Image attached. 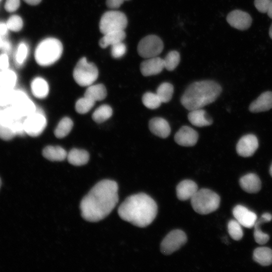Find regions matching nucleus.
<instances>
[{"instance_id": "f257e3e1", "label": "nucleus", "mask_w": 272, "mask_h": 272, "mask_svg": "<svg viewBox=\"0 0 272 272\" xmlns=\"http://www.w3.org/2000/svg\"><path fill=\"white\" fill-rule=\"evenodd\" d=\"M118 186L113 180L97 183L80 203L82 217L90 222L100 221L108 216L118 201Z\"/></svg>"}, {"instance_id": "f03ea898", "label": "nucleus", "mask_w": 272, "mask_h": 272, "mask_svg": "<svg viewBox=\"0 0 272 272\" xmlns=\"http://www.w3.org/2000/svg\"><path fill=\"white\" fill-rule=\"evenodd\" d=\"M157 211L154 200L144 193H140L127 197L120 205L118 214L123 220L143 228L152 223Z\"/></svg>"}, {"instance_id": "7ed1b4c3", "label": "nucleus", "mask_w": 272, "mask_h": 272, "mask_svg": "<svg viewBox=\"0 0 272 272\" xmlns=\"http://www.w3.org/2000/svg\"><path fill=\"white\" fill-rule=\"evenodd\" d=\"M222 92L221 86L211 80L198 81L190 84L181 98L182 105L187 110L202 108L214 102Z\"/></svg>"}, {"instance_id": "20e7f679", "label": "nucleus", "mask_w": 272, "mask_h": 272, "mask_svg": "<svg viewBox=\"0 0 272 272\" xmlns=\"http://www.w3.org/2000/svg\"><path fill=\"white\" fill-rule=\"evenodd\" d=\"M63 47L61 42L54 38H48L41 41L35 51L37 63L43 66H49L60 57Z\"/></svg>"}, {"instance_id": "39448f33", "label": "nucleus", "mask_w": 272, "mask_h": 272, "mask_svg": "<svg viewBox=\"0 0 272 272\" xmlns=\"http://www.w3.org/2000/svg\"><path fill=\"white\" fill-rule=\"evenodd\" d=\"M190 200L194 211L201 215H207L215 211L220 203L219 195L207 188L198 190Z\"/></svg>"}, {"instance_id": "423d86ee", "label": "nucleus", "mask_w": 272, "mask_h": 272, "mask_svg": "<svg viewBox=\"0 0 272 272\" xmlns=\"http://www.w3.org/2000/svg\"><path fill=\"white\" fill-rule=\"evenodd\" d=\"M98 76V71L96 66L88 62L85 57H82L79 60L73 71L75 81L82 87L92 85Z\"/></svg>"}, {"instance_id": "0eeeda50", "label": "nucleus", "mask_w": 272, "mask_h": 272, "mask_svg": "<svg viewBox=\"0 0 272 272\" xmlns=\"http://www.w3.org/2000/svg\"><path fill=\"white\" fill-rule=\"evenodd\" d=\"M127 20L124 13L119 11H108L102 16L99 23L100 32L105 34L110 32L124 30Z\"/></svg>"}, {"instance_id": "6e6552de", "label": "nucleus", "mask_w": 272, "mask_h": 272, "mask_svg": "<svg viewBox=\"0 0 272 272\" xmlns=\"http://www.w3.org/2000/svg\"><path fill=\"white\" fill-rule=\"evenodd\" d=\"M163 49V43L162 40L154 35L145 37L140 41L138 46L139 54L146 58L158 56Z\"/></svg>"}, {"instance_id": "1a4fd4ad", "label": "nucleus", "mask_w": 272, "mask_h": 272, "mask_svg": "<svg viewBox=\"0 0 272 272\" xmlns=\"http://www.w3.org/2000/svg\"><path fill=\"white\" fill-rule=\"evenodd\" d=\"M187 241V236L182 230H174L162 240L160 249L162 253L169 255L178 250Z\"/></svg>"}, {"instance_id": "9d476101", "label": "nucleus", "mask_w": 272, "mask_h": 272, "mask_svg": "<svg viewBox=\"0 0 272 272\" xmlns=\"http://www.w3.org/2000/svg\"><path fill=\"white\" fill-rule=\"evenodd\" d=\"M23 124L25 133L31 137H37L44 130L47 121L42 112L36 109L35 112L26 116Z\"/></svg>"}, {"instance_id": "9b49d317", "label": "nucleus", "mask_w": 272, "mask_h": 272, "mask_svg": "<svg viewBox=\"0 0 272 272\" xmlns=\"http://www.w3.org/2000/svg\"><path fill=\"white\" fill-rule=\"evenodd\" d=\"M23 118L32 114L36 110L34 103L26 93L21 90H13L11 104Z\"/></svg>"}, {"instance_id": "f8f14e48", "label": "nucleus", "mask_w": 272, "mask_h": 272, "mask_svg": "<svg viewBox=\"0 0 272 272\" xmlns=\"http://www.w3.org/2000/svg\"><path fill=\"white\" fill-rule=\"evenodd\" d=\"M258 147V141L253 134H247L242 137L236 145L238 154L243 157L252 156Z\"/></svg>"}, {"instance_id": "ddd939ff", "label": "nucleus", "mask_w": 272, "mask_h": 272, "mask_svg": "<svg viewBox=\"0 0 272 272\" xmlns=\"http://www.w3.org/2000/svg\"><path fill=\"white\" fill-rule=\"evenodd\" d=\"M227 22L232 27L240 30L248 29L252 24V18L247 12L240 10H235L227 16Z\"/></svg>"}, {"instance_id": "4468645a", "label": "nucleus", "mask_w": 272, "mask_h": 272, "mask_svg": "<svg viewBox=\"0 0 272 272\" xmlns=\"http://www.w3.org/2000/svg\"><path fill=\"white\" fill-rule=\"evenodd\" d=\"M233 214L235 220L242 226L247 228L253 227L257 220V215L255 213L242 205L235 207L233 210Z\"/></svg>"}, {"instance_id": "2eb2a0df", "label": "nucleus", "mask_w": 272, "mask_h": 272, "mask_svg": "<svg viewBox=\"0 0 272 272\" xmlns=\"http://www.w3.org/2000/svg\"><path fill=\"white\" fill-rule=\"evenodd\" d=\"M198 139V133L192 128L188 126H182L174 136L176 143L184 147H191L195 145Z\"/></svg>"}, {"instance_id": "dca6fc26", "label": "nucleus", "mask_w": 272, "mask_h": 272, "mask_svg": "<svg viewBox=\"0 0 272 272\" xmlns=\"http://www.w3.org/2000/svg\"><path fill=\"white\" fill-rule=\"evenodd\" d=\"M164 68L163 59L156 56L147 58L140 65V70L144 76L156 75L162 72Z\"/></svg>"}, {"instance_id": "f3484780", "label": "nucleus", "mask_w": 272, "mask_h": 272, "mask_svg": "<svg viewBox=\"0 0 272 272\" xmlns=\"http://www.w3.org/2000/svg\"><path fill=\"white\" fill-rule=\"evenodd\" d=\"M272 108V92L266 91L262 93L253 101L249 110L253 113L264 112Z\"/></svg>"}, {"instance_id": "a211bd4d", "label": "nucleus", "mask_w": 272, "mask_h": 272, "mask_svg": "<svg viewBox=\"0 0 272 272\" xmlns=\"http://www.w3.org/2000/svg\"><path fill=\"white\" fill-rule=\"evenodd\" d=\"M197 184L190 180L180 182L176 187L177 198L182 201L190 199L198 190Z\"/></svg>"}, {"instance_id": "6ab92c4d", "label": "nucleus", "mask_w": 272, "mask_h": 272, "mask_svg": "<svg viewBox=\"0 0 272 272\" xmlns=\"http://www.w3.org/2000/svg\"><path fill=\"white\" fill-rule=\"evenodd\" d=\"M149 127L154 134L161 138H166L170 133L169 124L167 120L161 117L152 118L149 121Z\"/></svg>"}, {"instance_id": "aec40b11", "label": "nucleus", "mask_w": 272, "mask_h": 272, "mask_svg": "<svg viewBox=\"0 0 272 272\" xmlns=\"http://www.w3.org/2000/svg\"><path fill=\"white\" fill-rule=\"evenodd\" d=\"M239 183L241 188L249 193H257L261 189V181L258 176L254 173L244 175L240 179Z\"/></svg>"}, {"instance_id": "412c9836", "label": "nucleus", "mask_w": 272, "mask_h": 272, "mask_svg": "<svg viewBox=\"0 0 272 272\" xmlns=\"http://www.w3.org/2000/svg\"><path fill=\"white\" fill-rule=\"evenodd\" d=\"M188 119L192 125L197 127L210 125L213 123L212 118L202 108L191 110L188 114Z\"/></svg>"}, {"instance_id": "4be33fe9", "label": "nucleus", "mask_w": 272, "mask_h": 272, "mask_svg": "<svg viewBox=\"0 0 272 272\" xmlns=\"http://www.w3.org/2000/svg\"><path fill=\"white\" fill-rule=\"evenodd\" d=\"M272 220V215L265 213L263 214L259 220H257L254 227V238L255 242L259 244H264L267 243L269 239V235L263 232L260 229V225L262 223L268 222Z\"/></svg>"}, {"instance_id": "5701e85b", "label": "nucleus", "mask_w": 272, "mask_h": 272, "mask_svg": "<svg viewBox=\"0 0 272 272\" xmlns=\"http://www.w3.org/2000/svg\"><path fill=\"white\" fill-rule=\"evenodd\" d=\"M103 35L99 41V45L103 48L122 42L126 36L124 30L112 31Z\"/></svg>"}, {"instance_id": "b1692460", "label": "nucleus", "mask_w": 272, "mask_h": 272, "mask_svg": "<svg viewBox=\"0 0 272 272\" xmlns=\"http://www.w3.org/2000/svg\"><path fill=\"white\" fill-rule=\"evenodd\" d=\"M69 162L75 166H82L87 163L89 154L87 151L78 149H73L67 154Z\"/></svg>"}, {"instance_id": "393cba45", "label": "nucleus", "mask_w": 272, "mask_h": 272, "mask_svg": "<svg viewBox=\"0 0 272 272\" xmlns=\"http://www.w3.org/2000/svg\"><path fill=\"white\" fill-rule=\"evenodd\" d=\"M64 149L59 146H48L42 151V155L46 159L51 161H62L67 157Z\"/></svg>"}, {"instance_id": "a878e982", "label": "nucleus", "mask_w": 272, "mask_h": 272, "mask_svg": "<svg viewBox=\"0 0 272 272\" xmlns=\"http://www.w3.org/2000/svg\"><path fill=\"white\" fill-rule=\"evenodd\" d=\"M253 258L262 266L269 265L272 264V250L266 247H258L253 251Z\"/></svg>"}, {"instance_id": "bb28decb", "label": "nucleus", "mask_w": 272, "mask_h": 272, "mask_svg": "<svg viewBox=\"0 0 272 272\" xmlns=\"http://www.w3.org/2000/svg\"><path fill=\"white\" fill-rule=\"evenodd\" d=\"M31 88L33 95L39 99L45 98L49 92L47 82L40 77L33 79L31 84Z\"/></svg>"}, {"instance_id": "cd10ccee", "label": "nucleus", "mask_w": 272, "mask_h": 272, "mask_svg": "<svg viewBox=\"0 0 272 272\" xmlns=\"http://www.w3.org/2000/svg\"><path fill=\"white\" fill-rule=\"evenodd\" d=\"M106 95V89L105 86L101 84L88 86L84 94L85 97L95 102L104 99Z\"/></svg>"}, {"instance_id": "c85d7f7f", "label": "nucleus", "mask_w": 272, "mask_h": 272, "mask_svg": "<svg viewBox=\"0 0 272 272\" xmlns=\"http://www.w3.org/2000/svg\"><path fill=\"white\" fill-rule=\"evenodd\" d=\"M17 81L15 72L9 69L0 72V87L13 90Z\"/></svg>"}, {"instance_id": "c756f323", "label": "nucleus", "mask_w": 272, "mask_h": 272, "mask_svg": "<svg viewBox=\"0 0 272 272\" xmlns=\"http://www.w3.org/2000/svg\"><path fill=\"white\" fill-rule=\"evenodd\" d=\"M16 120L13 122H0V138L8 141L18 135L16 125Z\"/></svg>"}, {"instance_id": "7c9ffc66", "label": "nucleus", "mask_w": 272, "mask_h": 272, "mask_svg": "<svg viewBox=\"0 0 272 272\" xmlns=\"http://www.w3.org/2000/svg\"><path fill=\"white\" fill-rule=\"evenodd\" d=\"M73 126L72 120L67 117L61 119L54 130L55 136L58 139L66 137L71 131Z\"/></svg>"}, {"instance_id": "2f4dec72", "label": "nucleus", "mask_w": 272, "mask_h": 272, "mask_svg": "<svg viewBox=\"0 0 272 272\" xmlns=\"http://www.w3.org/2000/svg\"><path fill=\"white\" fill-rule=\"evenodd\" d=\"M112 114L111 107L104 104L98 107L92 114V119L97 123L103 122L109 118Z\"/></svg>"}, {"instance_id": "473e14b6", "label": "nucleus", "mask_w": 272, "mask_h": 272, "mask_svg": "<svg viewBox=\"0 0 272 272\" xmlns=\"http://www.w3.org/2000/svg\"><path fill=\"white\" fill-rule=\"evenodd\" d=\"M173 91V85L169 83L164 82L158 87L156 94L162 103H167L171 99Z\"/></svg>"}, {"instance_id": "72a5a7b5", "label": "nucleus", "mask_w": 272, "mask_h": 272, "mask_svg": "<svg viewBox=\"0 0 272 272\" xmlns=\"http://www.w3.org/2000/svg\"><path fill=\"white\" fill-rule=\"evenodd\" d=\"M29 54L28 46L26 43L21 42L16 49L15 62L18 66H22L25 62Z\"/></svg>"}, {"instance_id": "f704fd0d", "label": "nucleus", "mask_w": 272, "mask_h": 272, "mask_svg": "<svg viewBox=\"0 0 272 272\" xmlns=\"http://www.w3.org/2000/svg\"><path fill=\"white\" fill-rule=\"evenodd\" d=\"M142 102L148 108L154 109L158 108L162 102L156 93L147 92L142 97Z\"/></svg>"}, {"instance_id": "c9c22d12", "label": "nucleus", "mask_w": 272, "mask_h": 272, "mask_svg": "<svg viewBox=\"0 0 272 272\" xmlns=\"http://www.w3.org/2000/svg\"><path fill=\"white\" fill-rule=\"evenodd\" d=\"M180 54L176 51L169 52L163 58L164 68L169 71L174 70L180 62Z\"/></svg>"}, {"instance_id": "e433bc0d", "label": "nucleus", "mask_w": 272, "mask_h": 272, "mask_svg": "<svg viewBox=\"0 0 272 272\" xmlns=\"http://www.w3.org/2000/svg\"><path fill=\"white\" fill-rule=\"evenodd\" d=\"M228 231L230 237L234 240H239L243 236L242 226L236 220H231L228 222Z\"/></svg>"}, {"instance_id": "4c0bfd02", "label": "nucleus", "mask_w": 272, "mask_h": 272, "mask_svg": "<svg viewBox=\"0 0 272 272\" xmlns=\"http://www.w3.org/2000/svg\"><path fill=\"white\" fill-rule=\"evenodd\" d=\"M95 104V101L84 96L76 102L75 108L79 113L85 114L89 112L93 108Z\"/></svg>"}, {"instance_id": "58836bf2", "label": "nucleus", "mask_w": 272, "mask_h": 272, "mask_svg": "<svg viewBox=\"0 0 272 272\" xmlns=\"http://www.w3.org/2000/svg\"><path fill=\"white\" fill-rule=\"evenodd\" d=\"M9 30L18 32L20 31L23 26V22L22 18L18 15L11 16L6 22Z\"/></svg>"}, {"instance_id": "ea45409f", "label": "nucleus", "mask_w": 272, "mask_h": 272, "mask_svg": "<svg viewBox=\"0 0 272 272\" xmlns=\"http://www.w3.org/2000/svg\"><path fill=\"white\" fill-rule=\"evenodd\" d=\"M13 90L0 87V106L7 107L11 105Z\"/></svg>"}, {"instance_id": "a19ab883", "label": "nucleus", "mask_w": 272, "mask_h": 272, "mask_svg": "<svg viewBox=\"0 0 272 272\" xmlns=\"http://www.w3.org/2000/svg\"><path fill=\"white\" fill-rule=\"evenodd\" d=\"M126 51V47L123 42L116 43L111 46V55L115 58L121 57L124 55Z\"/></svg>"}, {"instance_id": "79ce46f5", "label": "nucleus", "mask_w": 272, "mask_h": 272, "mask_svg": "<svg viewBox=\"0 0 272 272\" xmlns=\"http://www.w3.org/2000/svg\"><path fill=\"white\" fill-rule=\"evenodd\" d=\"M272 3V0H254V4L256 9L262 13H267Z\"/></svg>"}, {"instance_id": "37998d69", "label": "nucleus", "mask_w": 272, "mask_h": 272, "mask_svg": "<svg viewBox=\"0 0 272 272\" xmlns=\"http://www.w3.org/2000/svg\"><path fill=\"white\" fill-rule=\"evenodd\" d=\"M20 0H6L5 4V9L8 12H14L20 7Z\"/></svg>"}, {"instance_id": "c03bdc74", "label": "nucleus", "mask_w": 272, "mask_h": 272, "mask_svg": "<svg viewBox=\"0 0 272 272\" xmlns=\"http://www.w3.org/2000/svg\"><path fill=\"white\" fill-rule=\"evenodd\" d=\"M9 59L6 53L0 54V70L3 71L9 69Z\"/></svg>"}, {"instance_id": "a18cd8bd", "label": "nucleus", "mask_w": 272, "mask_h": 272, "mask_svg": "<svg viewBox=\"0 0 272 272\" xmlns=\"http://www.w3.org/2000/svg\"><path fill=\"white\" fill-rule=\"evenodd\" d=\"M123 2L124 0H106V4L109 8L116 9L119 8Z\"/></svg>"}, {"instance_id": "49530a36", "label": "nucleus", "mask_w": 272, "mask_h": 272, "mask_svg": "<svg viewBox=\"0 0 272 272\" xmlns=\"http://www.w3.org/2000/svg\"><path fill=\"white\" fill-rule=\"evenodd\" d=\"M0 48L4 51V53H7L11 50V46L9 42L6 40H2Z\"/></svg>"}, {"instance_id": "de8ad7c7", "label": "nucleus", "mask_w": 272, "mask_h": 272, "mask_svg": "<svg viewBox=\"0 0 272 272\" xmlns=\"http://www.w3.org/2000/svg\"><path fill=\"white\" fill-rule=\"evenodd\" d=\"M9 30L8 27L6 23L0 22V36H3L6 35Z\"/></svg>"}, {"instance_id": "09e8293b", "label": "nucleus", "mask_w": 272, "mask_h": 272, "mask_svg": "<svg viewBox=\"0 0 272 272\" xmlns=\"http://www.w3.org/2000/svg\"><path fill=\"white\" fill-rule=\"evenodd\" d=\"M27 4L32 5L35 6L39 4L41 0H23Z\"/></svg>"}, {"instance_id": "8fccbe9b", "label": "nucleus", "mask_w": 272, "mask_h": 272, "mask_svg": "<svg viewBox=\"0 0 272 272\" xmlns=\"http://www.w3.org/2000/svg\"><path fill=\"white\" fill-rule=\"evenodd\" d=\"M267 15L268 16L272 19V3L271 4V5H270L268 9V11L267 12Z\"/></svg>"}, {"instance_id": "3c124183", "label": "nucleus", "mask_w": 272, "mask_h": 272, "mask_svg": "<svg viewBox=\"0 0 272 272\" xmlns=\"http://www.w3.org/2000/svg\"><path fill=\"white\" fill-rule=\"evenodd\" d=\"M269 35L270 38L272 39V24L269 29Z\"/></svg>"}, {"instance_id": "603ef678", "label": "nucleus", "mask_w": 272, "mask_h": 272, "mask_svg": "<svg viewBox=\"0 0 272 272\" xmlns=\"http://www.w3.org/2000/svg\"><path fill=\"white\" fill-rule=\"evenodd\" d=\"M269 173H270V175H271V176L272 177V164L270 167V168H269Z\"/></svg>"}, {"instance_id": "864d4df0", "label": "nucleus", "mask_w": 272, "mask_h": 272, "mask_svg": "<svg viewBox=\"0 0 272 272\" xmlns=\"http://www.w3.org/2000/svg\"><path fill=\"white\" fill-rule=\"evenodd\" d=\"M2 40H2V38H1V36H0V46H1V45Z\"/></svg>"}, {"instance_id": "5fc2aeb1", "label": "nucleus", "mask_w": 272, "mask_h": 272, "mask_svg": "<svg viewBox=\"0 0 272 272\" xmlns=\"http://www.w3.org/2000/svg\"><path fill=\"white\" fill-rule=\"evenodd\" d=\"M1 185H2V181H1V179L0 178V188H1Z\"/></svg>"}, {"instance_id": "6e6d98bb", "label": "nucleus", "mask_w": 272, "mask_h": 272, "mask_svg": "<svg viewBox=\"0 0 272 272\" xmlns=\"http://www.w3.org/2000/svg\"><path fill=\"white\" fill-rule=\"evenodd\" d=\"M1 112H2V110L0 109V120H1Z\"/></svg>"}, {"instance_id": "4d7b16f0", "label": "nucleus", "mask_w": 272, "mask_h": 272, "mask_svg": "<svg viewBox=\"0 0 272 272\" xmlns=\"http://www.w3.org/2000/svg\"><path fill=\"white\" fill-rule=\"evenodd\" d=\"M124 1H128V0H124Z\"/></svg>"}, {"instance_id": "13d9d810", "label": "nucleus", "mask_w": 272, "mask_h": 272, "mask_svg": "<svg viewBox=\"0 0 272 272\" xmlns=\"http://www.w3.org/2000/svg\"><path fill=\"white\" fill-rule=\"evenodd\" d=\"M1 1V0H0Z\"/></svg>"}]
</instances>
